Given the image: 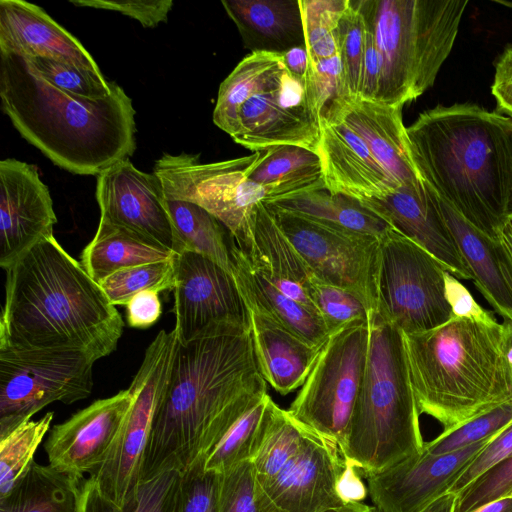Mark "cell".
Here are the masks:
<instances>
[{
  "label": "cell",
  "instance_id": "cell-9",
  "mask_svg": "<svg viewBox=\"0 0 512 512\" xmlns=\"http://www.w3.org/2000/svg\"><path fill=\"white\" fill-rule=\"evenodd\" d=\"M179 339L161 330L147 347L130 386L131 406L105 461L90 476L99 491L120 507L137 495L155 413L165 395Z\"/></svg>",
  "mask_w": 512,
  "mask_h": 512
},
{
  "label": "cell",
  "instance_id": "cell-63",
  "mask_svg": "<svg viewBox=\"0 0 512 512\" xmlns=\"http://www.w3.org/2000/svg\"><path fill=\"white\" fill-rule=\"evenodd\" d=\"M371 512H384V511H382V510H380L379 508H377V507L373 506V508H372V511H371Z\"/></svg>",
  "mask_w": 512,
  "mask_h": 512
},
{
  "label": "cell",
  "instance_id": "cell-1",
  "mask_svg": "<svg viewBox=\"0 0 512 512\" xmlns=\"http://www.w3.org/2000/svg\"><path fill=\"white\" fill-rule=\"evenodd\" d=\"M250 323L214 325L179 341L165 395L146 447L142 482L183 472L205 456L232 424L267 394Z\"/></svg>",
  "mask_w": 512,
  "mask_h": 512
},
{
  "label": "cell",
  "instance_id": "cell-42",
  "mask_svg": "<svg viewBox=\"0 0 512 512\" xmlns=\"http://www.w3.org/2000/svg\"><path fill=\"white\" fill-rule=\"evenodd\" d=\"M306 293L329 336L356 322L368 320L369 310L354 293L312 276Z\"/></svg>",
  "mask_w": 512,
  "mask_h": 512
},
{
  "label": "cell",
  "instance_id": "cell-43",
  "mask_svg": "<svg viewBox=\"0 0 512 512\" xmlns=\"http://www.w3.org/2000/svg\"><path fill=\"white\" fill-rule=\"evenodd\" d=\"M512 424V401L480 415L448 433L425 442L423 449L435 455L451 453L500 434Z\"/></svg>",
  "mask_w": 512,
  "mask_h": 512
},
{
  "label": "cell",
  "instance_id": "cell-8",
  "mask_svg": "<svg viewBox=\"0 0 512 512\" xmlns=\"http://www.w3.org/2000/svg\"><path fill=\"white\" fill-rule=\"evenodd\" d=\"M259 156L257 150L245 157L201 163L199 154L164 153L156 160L153 173L167 200L204 208L228 229L237 246L250 250L256 212L266 200L264 188L247 176Z\"/></svg>",
  "mask_w": 512,
  "mask_h": 512
},
{
  "label": "cell",
  "instance_id": "cell-49",
  "mask_svg": "<svg viewBox=\"0 0 512 512\" xmlns=\"http://www.w3.org/2000/svg\"><path fill=\"white\" fill-rule=\"evenodd\" d=\"M180 471H165L142 482L124 512H174Z\"/></svg>",
  "mask_w": 512,
  "mask_h": 512
},
{
  "label": "cell",
  "instance_id": "cell-19",
  "mask_svg": "<svg viewBox=\"0 0 512 512\" xmlns=\"http://www.w3.org/2000/svg\"><path fill=\"white\" fill-rule=\"evenodd\" d=\"M493 438L440 455L423 449L368 476L367 492L373 506L384 512H420L449 492L462 471Z\"/></svg>",
  "mask_w": 512,
  "mask_h": 512
},
{
  "label": "cell",
  "instance_id": "cell-5",
  "mask_svg": "<svg viewBox=\"0 0 512 512\" xmlns=\"http://www.w3.org/2000/svg\"><path fill=\"white\" fill-rule=\"evenodd\" d=\"M403 338L419 413L436 419L442 433L512 401L504 324L452 316Z\"/></svg>",
  "mask_w": 512,
  "mask_h": 512
},
{
  "label": "cell",
  "instance_id": "cell-4",
  "mask_svg": "<svg viewBox=\"0 0 512 512\" xmlns=\"http://www.w3.org/2000/svg\"><path fill=\"white\" fill-rule=\"evenodd\" d=\"M406 130L423 181L469 223L498 239L508 219L512 119L476 104L439 105Z\"/></svg>",
  "mask_w": 512,
  "mask_h": 512
},
{
  "label": "cell",
  "instance_id": "cell-56",
  "mask_svg": "<svg viewBox=\"0 0 512 512\" xmlns=\"http://www.w3.org/2000/svg\"><path fill=\"white\" fill-rule=\"evenodd\" d=\"M281 56L284 67L288 72L313 91L312 67L306 46L295 47L281 54Z\"/></svg>",
  "mask_w": 512,
  "mask_h": 512
},
{
  "label": "cell",
  "instance_id": "cell-31",
  "mask_svg": "<svg viewBox=\"0 0 512 512\" xmlns=\"http://www.w3.org/2000/svg\"><path fill=\"white\" fill-rule=\"evenodd\" d=\"M84 477L35 461L0 498V512H78Z\"/></svg>",
  "mask_w": 512,
  "mask_h": 512
},
{
  "label": "cell",
  "instance_id": "cell-21",
  "mask_svg": "<svg viewBox=\"0 0 512 512\" xmlns=\"http://www.w3.org/2000/svg\"><path fill=\"white\" fill-rule=\"evenodd\" d=\"M361 203L394 230L433 255L457 279L471 273L440 210L435 192L424 182L405 185Z\"/></svg>",
  "mask_w": 512,
  "mask_h": 512
},
{
  "label": "cell",
  "instance_id": "cell-44",
  "mask_svg": "<svg viewBox=\"0 0 512 512\" xmlns=\"http://www.w3.org/2000/svg\"><path fill=\"white\" fill-rule=\"evenodd\" d=\"M221 473L205 469L200 456L180 473L174 512H219Z\"/></svg>",
  "mask_w": 512,
  "mask_h": 512
},
{
  "label": "cell",
  "instance_id": "cell-37",
  "mask_svg": "<svg viewBox=\"0 0 512 512\" xmlns=\"http://www.w3.org/2000/svg\"><path fill=\"white\" fill-rule=\"evenodd\" d=\"M270 398L268 393L264 395L232 424L204 456L205 469L223 473L239 463L252 460L260 444Z\"/></svg>",
  "mask_w": 512,
  "mask_h": 512
},
{
  "label": "cell",
  "instance_id": "cell-33",
  "mask_svg": "<svg viewBox=\"0 0 512 512\" xmlns=\"http://www.w3.org/2000/svg\"><path fill=\"white\" fill-rule=\"evenodd\" d=\"M265 204L271 209L292 212L336 229L377 238L392 228L361 201L327 189Z\"/></svg>",
  "mask_w": 512,
  "mask_h": 512
},
{
  "label": "cell",
  "instance_id": "cell-36",
  "mask_svg": "<svg viewBox=\"0 0 512 512\" xmlns=\"http://www.w3.org/2000/svg\"><path fill=\"white\" fill-rule=\"evenodd\" d=\"M308 429L271 398L268 401L259 447L251 462L255 482L275 476L300 450Z\"/></svg>",
  "mask_w": 512,
  "mask_h": 512
},
{
  "label": "cell",
  "instance_id": "cell-26",
  "mask_svg": "<svg viewBox=\"0 0 512 512\" xmlns=\"http://www.w3.org/2000/svg\"><path fill=\"white\" fill-rule=\"evenodd\" d=\"M247 308L262 377L282 395L296 390L305 383L323 347L310 344L259 310Z\"/></svg>",
  "mask_w": 512,
  "mask_h": 512
},
{
  "label": "cell",
  "instance_id": "cell-38",
  "mask_svg": "<svg viewBox=\"0 0 512 512\" xmlns=\"http://www.w3.org/2000/svg\"><path fill=\"white\" fill-rule=\"evenodd\" d=\"M54 418L47 412L0 437V498L7 495L34 462V454L48 433Z\"/></svg>",
  "mask_w": 512,
  "mask_h": 512
},
{
  "label": "cell",
  "instance_id": "cell-15",
  "mask_svg": "<svg viewBox=\"0 0 512 512\" xmlns=\"http://www.w3.org/2000/svg\"><path fill=\"white\" fill-rule=\"evenodd\" d=\"M346 467L338 445L308 429L297 454L275 476L255 482L260 512H327L344 506L340 482Z\"/></svg>",
  "mask_w": 512,
  "mask_h": 512
},
{
  "label": "cell",
  "instance_id": "cell-51",
  "mask_svg": "<svg viewBox=\"0 0 512 512\" xmlns=\"http://www.w3.org/2000/svg\"><path fill=\"white\" fill-rule=\"evenodd\" d=\"M512 455V424L495 436L462 471L449 492L459 494L488 470Z\"/></svg>",
  "mask_w": 512,
  "mask_h": 512
},
{
  "label": "cell",
  "instance_id": "cell-2",
  "mask_svg": "<svg viewBox=\"0 0 512 512\" xmlns=\"http://www.w3.org/2000/svg\"><path fill=\"white\" fill-rule=\"evenodd\" d=\"M5 271L0 350H76L97 361L116 349L120 313L54 236Z\"/></svg>",
  "mask_w": 512,
  "mask_h": 512
},
{
  "label": "cell",
  "instance_id": "cell-48",
  "mask_svg": "<svg viewBox=\"0 0 512 512\" xmlns=\"http://www.w3.org/2000/svg\"><path fill=\"white\" fill-rule=\"evenodd\" d=\"M312 78L315 108L320 118L333 107L351 99L338 54L314 64Z\"/></svg>",
  "mask_w": 512,
  "mask_h": 512
},
{
  "label": "cell",
  "instance_id": "cell-14",
  "mask_svg": "<svg viewBox=\"0 0 512 512\" xmlns=\"http://www.w3.org/2000/svg\"><path fill=\"white\" fill-rule=\"evenodd\" d=\"M231 138L253 151L280 145L315 151L320 117L312 89L283 64L267 86L241 106L237 130Z\"/></svg>",
  "mask_w": 512,
  "mask_h": 512
},
{
  "label": "cell",
  "instance_id": "cell-47",
  "mask_svg": "<svg viewBox=\"0 0 512 512\" xmlns=\"http://www.w3.org/2000/svg\"><path fill=\"white\" fill-rule=\"evenodd\" d=\"M219 512H260L251 461H244L221 473Z\"/></svg>",
  "mask_w": 512,
  "mask_h": 512
},
{
  "label": "cell",
  "instance_id": "cell-50",
  "mask_svg": "<svg viewBox=\"0 0 512 512\" xmlns=\"http://www.w3.org/2000/svg\"><path fill=\"white\" fill-rule=\"evenodd\" d=\"M77 7L116 11L141 23L143 27L154 28L166 22L172 9V0H70Z\"/></svg>",
  "mask_w": 512,
  "mask_h": 512
},
{
  "label": "cell",
  "instance_id": "cell-10",
  "mask_svg": "<svg viewBox=\"0 0 512 512\" xmlns=\"http://www.w3.org/2000/svg\"><path fill=\"white\" fill-rule=\"evenodd\" d=\"M369 321L331 334L288 412L302 426L343 448L365 374Z\"/></svg>",
  "mask_w": 512,
  "mask_h": 512
},
{
  "label": "cell",
  "instance_id": "cell-3",
  "mask_svg": "<svg viewBox=\"0 0 512 512\" xmlns=\"http://www.w3.org/2000/svg\"><path fill=\"white\" fill-rule=\"evenodd\" d=\"M0 99L20 135L71 173L97 176L135 151V110L116 83L106 98L77 97L51 85L28 58L0 52Z\"/></svg>",
  "mask_w": 512,
  "mask_h": 512
},
{
  "label": "cell",
  "instance_id": "cell-59",
  "mask_svg": "<svg viewBox=\"0 0 512 512\" xmlns=\"http://www.w3.org/2000/svg\"><path fill=\"white\" fill-rule=\"evenodd\" d=\"M499 240L506 247L511 259H512V218H508L498 233Z\"/></svg>",
  "mask_w": 512,
  "mask_h": 512
},
{
  "label": "cell",
  "instance_id": "cell-29",
  "mask_svg": "<svg viewBox=\"0 0 512 512\" xmlns=\"http://www.w3.org/2000/svg\"><path fill=\"white\" fill-rule=\"evenodd\" d=\"M246 251L279 290L318 314L306 293V287L313 274L264 202L258 206L252 246Z\"/></svg>",
  "mask_w": 512,
  "mask_h": 512
},
{
  "label": "cell",
  "instance_id": "cell-46",
  "mask_svg": "<svg viewBox=\"0 0 512 512\" xmlns=\"http://www.w3.org/2000/svg\"><path fill=\"white\" fill-rule=\"evenodd\" d=\"M512 493V455L457 494L455 512H473Z\"/></svg>",
  "mask_w": 512,
  "mask_h": 512
},
{
  "label": "cell",
  "instance_id": "cell-64",
  "mask_svg": "<svg viewBox=\"0 0 512 512\" xmlns=\"http://www.w3.org/2000/svg\"><path fill=\"white\" fill-rule=\"evenodd\" d=\"M509 497H512V493L510 494V496H509Z\"/></svg>",
  "mask_w": 512,
  "mask_h": 512
},
{
  "label": "cell",
  "instance_id": "cell-25",
  "mask_svg": "<svg viewBox=\"0 0 512 512\" xmlns=\"http://www.w3.org/2000/svg\"><path fill=\"white\" fill-rule=\"evenodd\" d=\"M436 196L471 280L492 307L512 322V259L506 247L499 238L486 235Z\"/></svg>",
  "mask_w": 512,
  "mask_h": 512
},
{
  "label": "cell",
  "instance_id": "cell-6",
  "mask_svg": "<svg viewBox=\"0 0 512 512\" xmlns=\"http://www.w3.org/2000/svg\"><path fill=\"white\" fill-rule=\"evenodd\" d=\"M365 374L341 454L366 478L423 450L403 333L369 311Z\"/></svg>",
  "mask_w": 512,
  "mask_h": 512
},
{
  "label": "cell",
  "instance_id": "cell-35",
  "mask_svg": "<svg viewBox=\"0 0 512 512\" xmlns=\"http://www.w3.org/2000/svg\"><path fill=\"white\" fill-rule=\"evenodd\" d=\"M166 206L183 251L202 254L232 272L231 234L228 229L194 203L166 199Z\"/></svg>",
  "mask_w": 512,
  "mask_h": 512
},
{
  "label": "cell",
  "instance_id": "cell-12",
  "mask_svg": "<svg viewBox=\"0 0 512 512\" xmlns=\"http://www.w3.org/2000/svg\"><path fill=\"white\" fill-rule=\"evenodd\" d=\"M95 362L76 350H0V437L53 402L87 398Z\"/></svg>",
  "mask_w": 512,
  "mask_h": 512
},
{
  "label": "cell",
  "instance_id": "cell-39",
  "mask_svg": "<svg viewBox=\"0 0 512 512\" xmlns=\"http://www.w3.org/2000/svg\"><path fill=\"white\" fill-rule=\"evenodd\" d=\"M175 283L174 258L117 271L99 285L111 304L126 305L130 299L146 290H172Z\"/></svg>",
  "mask_w": 512,
  "mask_h": 512
},
{
  "label": "cell",
  "instance_id": "cell-34",
  "mask_svg": "<svg viewBox=\"0 0 512 512\" xmlns=\"http://www.w3.org/2000/svg\"><path fill=\"white\" fill-rule=\"evenodd\" d=\"M282 66L281 54L253 52L244 57L219 86L214 124L232 137L241 106L266 87Z\"/></svg>",
  "mask_w": 512,
  "mask_h": 512
},
{
  "label": "cell",
  "instance_id": "cell-62",
  "mask_svg": "<svg viewBox=\"0 0 512 512\" xmlns=\"http://www.w3.org/2000/svg\"><path fill=\"white\" fill-rule=\"evenodd\" d=\"M506 216H507V218H512V147H511V160H510V171H509V182H508Z\"/></svg>",
  "mask_w": 512,
  "mask_h": 512
},
{
  "label": "cell",
  "instance_id": "cell-11",
  "mask_svg": "<svg viewBox=\"0 0 512 512\" xmlns=\"http://www.w3.org/2000/svg\"><path fill=\"white\" fill-rule=\"evenodd\" d=\"M445 267L393 228L380 238L377 311L403 334L434 329L452 317Z\"/></svg>",
  "mask_w": 512,
  "mask_h": 512
},
{
  "label": "cell",
  "instance_id": "cell-7",
  "mask_svg": "<svg viewBox=\"0 0 512 512\" xmlns=\"http://www.w3.org/2000/svg\"><path fill=\"white\" fill-rule=\"evenodd\" d=\"M380 59L375 102L404 106L431 88L448 58L468 0H353Z\"/></svg>",
  "mask_w": 512,
  "mask_h": 512
},
{
  "label": "cell",
  "instance_id": "cell-30",
  "mask_svg": "<svg viewBox=\"0 0 512 512\" xmlns=\"http://www.w3.org/2000/svg\"><path fill=\"white\" fill-rule=\"evenodd\" d=\"M247 176L264 188V203L326 189L318 154L296 145L260 150V156L248 170Z\"/></svg>",
  "mask_w": 512,
  "mask_h": 512
},
{
  "label": "cell",
  "instance_id": "cell-52",
  "mask_svg": "<svg viewBox=\"0 0 512 512\" xmlns=\"http://www.w3.org/2000/svg\"><path fill=\"white\" fill-rule=\"evenodd\" d=\"M445 297L451 308L452 316L463 317L484 322H494L493 314L483 309L473 298L469 290L459 280L445 272Z\"/></svg>",
  "mask_w": 512,
  "mask_h": 512
},
{
  "label": "cell",
  "instance_id": "cell-58",
  "mask_svg": "<svg viewBox=\"0 0 512 512\" xmlns=\"http://www.w3.org/2000/svg\"><path fill=\"white\" fill-rule=\"evenodd\" d=\"M473 512H512V497L502 498L488 503Z\"/></svg>",
  "mask_w": 512,
  "mask_h": 512
},
{
  "label": "cell",
  "instance_id": "cell-60",
  "mask_svg": "<svg viewBox=\"0 0 512 512\" xmlns=\"http://www.w3.org/2000/svg\"><path fill=\"white\" fill-rule=\"evenodd\" d=\"M373 506H369L359 501H351L345 504L344 506L330 510L327 512H371Z\"/></svg>",
  "mask_w": 512,
  "mask_h": 512
},
{
  "label": "cell",
  "instance_id": "cell-28",
  "mask_svg": "<svg viewBox=\"0 0 512 512\" xmlns=\"http://www.w3.org/2000/svg\"><path fill=\"white\" fill-rule=\"evenodd\" d=\"M232 273L247 306L272 317L315 346L323 347L329 334L320 316L279 290L231 236Z\"/></svg>",
  "mask_w": 512,
  "mask_h": 512
},
{
  "label": "cell",
  "instance_id": "cell-54",
  "mask_svg": "<svg viewBox=\"0 0 512 512\" xmlns=\"http://www.w3.org/2000/svg\"><path fill=\"white\" fill-rule=\"evenodd\" d=\"M162 313L159 292L146 290L134 295L126 304V320L132 328H148L155 324Z\"/></svg>",
  "mask_w": 512,
  "mask_h": 512
},
{
  "label": "cell",
  "instance_id": "cell-22",
  "mask_svg": "<svg viewBox=\"0 0 512 512\" xmlns=\"http://www.w3.org/2000/svg\"><path fill=\"white\" fill-rule=\"evenodd\" d=\"M326 189L359 201L391 194L400 186L374 157L364 140L340 120L320 119L315 148Z\"/></svg>",
  "mask_w": 512,
  "mask_h": 512
},
{
  "label": "cell",
  "instance_id": "cell-55",
  "mask_svg": "<svg viewBox=\"0 0 512 512\" xmlns=\"http://www.w3.org/2000/svg\"><path fill=\"white\" fill-rule=\"evenodd\" d=\"M491 92L498 110L512 119V47L507 48L496 63Z\"/></svg>",
  "mask_w": 512,
  "mask_h": 512
},
{
  "label": "cell",
  "instance_id": "cell-61",
  "mask_svg": "<svg viewBox=\"0 0 512 512\" xmlns=\"http://www.w3.org/2000/svg\"><path fill=\"white\" fill-rule=\"evenodd\" d=\"M503 324L505 326L504 352L510 366L512 367V322L506 320Z\"/></svg>",
  "mask_w": 512,
  "mask_h": 512
},
{
  "label": "cell",
  "instance_id": "cell-17",
  "mask_svg": "<svg viewBox=\"0 0 512 512\" xmlns=\"http://www.w3.org/2000/svg\"><path fill=\"white\" fill-rule=\"evenodd\" d=\"M100 222L134 232L176 254L183 245L166 206L161 181L123 159L97 175Z\"/></svg>",
  "mask_w": 512,
  "mask_h": 512
},
{
  "label": "cell",
  "instance_id": "cell-20",
  "mask_svg": "<svg viewBox=\"0 0 512 512\" xmlns=\"http://www.w3.org/2000/svg\"><path fill=\"white\" fill-rule=\"evenodd\" d=\"M132 399L129 388L122 390L53 426L44 445L49 464L80 476L92 473L108 456Z\"/></svg>",
  "mask_w": 512,
  "mask_h": 512
},
{
  "label": "cell",
  "instance_id": "cell-57",
  "mask_svg": "<svg viewBox=\"0 0 512 512\" xmlns=\"http://www.w3.org/2000/svg\"><path fill=\"white\" fill-rule=\"evenodd\" d=\"M457 495L448 492L420 512H455Z\"/></svg>",
  "mask_w": 512,
  "mask_h": 512
},
{
  "label": "cell",
  "instance_id": "cell-16",
  "mask_svg": "<svg viewBox=\"0 0 512 512\" xmlns=\"http://www.w3.org/2000/svg\"><path fill=\"white\" fill-rule=\"evenodd\" d=\"M174 268V329L181 343L220 323H249L248 308L232 272L192 251L176 254Z\"/></svg>",
  "mask_w": 512,
  "mask_h": 512
},
{
  "label": "cell",
  "instance_id": "cell-41",
  "mask_svg": "<svg viewBox=\"0 0 512 512\" xmlns=\"http://www.w3.org/2000/svg\"><path fill=\"white\" fill-rule=\"evenodd\" d=\"M28 59L45 80L68 94L98 100L112 93L115 82L107 81L101 71L47 57Z\"/></svg>",
  "mask_w": 512,
  "mask_h": 512
},
{
  "label": "cell",
  "instance_id": "cell-32",
  "mask_svg": "<svg viewBox=\"0 0 512 512\" xmlns=\"http://www.w3.org/2000/svg\"><path fill=\"white\" fill-rule=\"evenodd\" d=\"M176 253L134 232L99 222L82 251L81 264L99 284L109 275L133 266L173 259Z\"/></svg>",
  "mask_w": 512,
  "mask_h": 512
},
{
  "label": "cell",
  "instance_id": "cell-23",
  "mask_svg": "<svg viewBox=\"0 0 512 512\" xmlns=\"http://www.w3.org/2000/svg\"><path fill=\"white\" fill-rule=\"evenodd\" d=\"M402 108L375 101L348 99L321 118L340 120L352 128L401 187L423 181L412 158Z\"/></svg>",
  "mask_w": 512,
  "mask_h": 512
},
{
  "label": "cell",
  "instance_id": "cell-13",
  "mask_svg": "<svg viewBox=\"0 0 512 512\" xmlns=\"http://www.w3.org/2000/svg\"><path fill=\"white\" fill-rule=\"evenodd\" d=\"M269 209L313 276L354 293L369 311L377 310L380 238L336 229L292 212Z\"/></svg>",
  "mask_w": 512,
  "mask_h": 512
},
{
  "label": "cell",
  "instance_id": "cell-24",
  "mask_svg": "<svg viewBox=\"0 0 512 512\" xmlns=\"http://www.w3.org/2000/svg\"><path fill=\"white\" fill-rule=\"evenodd\" d=\"M0 52L47 57L100 71L77 38L41 7L23 0L0 1Z\"/></svg>",
  "mask_w": 512,
  "mask_h": 512
},
{
  "label": "cell",
  "instance_id": "cell-53",
  "mask_svg": "<svg viewBox=\"0 0 512 512\" xmlns=\"http://www.w3.org/2000/svg\"><path fill=\"white\" fill-rule=\"evenodd\" d=\"M364 26V52L362 58L359 93L357 99L375 101L379 87L380 59L374 35L372 33L370 26L365 20Z\"/></svg>",
  "mask_w": 512,
  "mask_h": 512
},
{
  "label": "cell",
  "instance_id": "cell-45",
  "mask_svg": "<svg viewBox=\"0 0 512 512\" xmlns=\"http://www.w3.org/2000/svg\"><path fill=\"white\" fill-rule=\"evenodd\" d=\"M365 26L363 17L354 4H348L335 29L338 55L345 73L346 86L351 99H357L364 52Z\"/></svg>",
  "mask_w": 512,
  "mask_h": 512
},
{
  "label": "cell",
  "instance_id": "cell-40",
  "mask_svg": "<svg viewBox=\"0 0 512 512\" xmlns=\"http://www.w3.org/2000/svg\"><path fill=\"white\" fill-rule=\"evenodd\" d=\"M311 67L338 54L335 29L348 0H300Z\"/></svg>",
  "mask_w": 512,
  "mask_h": 512
},
{
  "label": "cell",
  "instance_id": "cell-27",
  "mask_svg": "<svg viewBox=\"0 0 512 512\" xmlns=\"http://www.w3.org/2000/svg\"><path fill=\"white\" fill-rule=\"evenodd\" d=\"M244 46L253 52L283 54L306 46L300 0H223Z\"/></svg>",
  "mask_w": 512,
  "mask_h": 512
},
{
  "label": "cell",
  "instance_id": "cell-18",
  "mask_svg": "<svg viewBox=\"0 0 512 512\" xmlns=\"http://www.w3.org/2000/svg\"><path fill=\"white\" fill-rule=\"evenodd\" d=\"M57 217L35 165L0 161V266L4 270L53 235Z\"/></svg>",
  "mask_w": 512,
  "mask_h": 512
}]
</instances>
